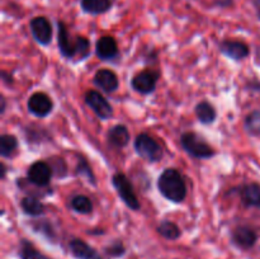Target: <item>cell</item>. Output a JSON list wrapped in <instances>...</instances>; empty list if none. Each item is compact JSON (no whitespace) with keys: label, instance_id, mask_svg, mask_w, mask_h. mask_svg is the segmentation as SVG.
<instances>
[{"label":"cell","instance_id":"cell-1","mask_svg":"<svg viewBox=\"0 0 260 259\" xmlns=\"http://www.w3.org/2000/svg\"><path fill=\"white\" fill-rule=\"evenodd\" d=\"M160 195L173 203H182L187 198V184L179 170L167 168L157 179Z\"/></svg>","mask_w":260,"mask_h":259},{"label":"cell","instance_id":"cell-2","mask_svg":"<svg viewBox=\"0 0 260 259\" xmlns=\"http://www.w3.org/2000/svg\"><path fill=\"white\" fill-rule=\"evenodd\" d=\"M57 45L60 53L65 58L85 60L90 55V42L88 38L78 36L74 41L70 40L66 24L61 20L57 22Z\"/></svg>","mask_w":260,"mask_h":259},{"label":"cell","instance_id":"cell-3","mask_svg":"<svg viewBox=\"0 0 260 259\" xmlns=\"http://www.w3.org/2000/svg\"><path fill=\"white\" fill-rule=\"evenodd\" d=\"M180 145L183 150L196 159H211L215 156L213 147L194 132H185L180 136Z\"/></svg>","mask_w":260,"mask_h":259},{"label":"cell","instance_id":"cell-4","mask_svg":"<svg viewBox=\"0 0 260 259\" xmlns=\"http://www.w3.org/2000/svg\"><path fill=\"white\" fill-rule=\"evenodd\" d=\"M136 154L149 163H159L164 156L161 145L147 134H140L134 141Z\"/></svg>","mask_w":260,"mask_h":259},{"label":"cell","instance_id":"cell-5","mask_svg":"<svg viewBox=\"0 0 260 259\" xmlns=\"http://www.w3.org/2000/svg\"><path fill=\"white\" fill-rule=\"evenodd\" d=\"M112 184L127 207L131 208L132 211H139L141 208L139 198H137L134 187H132L131 180L127 178L126 174L114 173L113 177H112Z\"/></svg>","mask_w":260,"mask_h":259},{"label":"cell","instance_id":"cell-6","mask_svg":"<svg viewBox=\"0 0 260 259\" xmlns=\"http://www.w3.org/2000/svg\"><path fill=\"white\" fill-rule=\"evenodd\" d=\"M53 170L50 163L38 160L35 161L27 170V180L36 187H46L52 179Z\"/></svg>","mask_w":260,"mask_h":259},{"label":"cell","instance_id":"cell-7","mask_svg":"<svg viewBox=\"0 0 260 259\" xmlns=\"http://www.w3.org/2000/svg\"><path fill=\"white\" fill-rule=\"evenodd\" d=\"M160 78V73L154 69H146L137 75L134 76L131 81V86L135 91L140 94H151L156 89L157 80Z\"/></svg>","mask_w":260,"mask_h":259},{"label":"cell","instance_id":"cell-8","mask_svg":"<svg viewBox=\"0 0 260 259\" xmlns=\"http://www.w3.org/2000/svg\"><path fill=\"white\" fill-rule=\"evenodd\" d=\"M85 103L94 113L96 114V117L101 119H107L111 118L113 116V107L111 106L108 101L102 95V93L96 90H89L85 94Z\"/></svg>","mask_w":260,"mask_h":259},{"label":"cell","instance_id":"cell-9","mask_svg":"<svg viewBox=\"0 0 260 259\" xmlns=\"http://www.w3.org/2000/svg\"><path fill=\"white\" fill-rule=\"evenodd\" d=\"M258 241V233L249 225H239L231 231V243L240 250H249Z\"/></svg>","mask_w":260,"mask_h":259},{"label":"cell","instance_id":"cell-10","mask_svg":"<svg viewBox=\"0 0 260 259\" xmlns=\"http://www.w3.org/2000/svg\"><path fill=\"white\" fill-rule=\"evenodd\" d=\"M28 111L37 118H45L52 112L53 102L50 96L43 91H36L28 98Z\"/></svg>","mask_w":260,"mask_h":259},{"label":"cell","instance_id":"cell-11","mask_svg":"<svg viewBox=\"0 0 260 259\" xmlns=\"http://www.w3.org/2000/svg\"><path fill=\"white\" fill-rule=\"evenodd\" d=\"M29 28L30 33H32L33 38L37 41L40 45L42 46H48L52 41V24L50 23V20L46 17H35L29 22Z\"/></svg>","mask_w":260,"mask_h":259},{"label":"cell","instance_id":"cell-12","mask_svg":"<svg viewBox=\"0 0 260 259\" xmlns=\"http://www.w3.org/2000/svg\"><path fill=\"white\" fill-rule=\"evenodd\" d=\"M221 53L226 57L231 58L234 61H241L246 58L250 53V48L243 41L238 40H225L220 43Z\"/></svg>","mask_w":260,"mask_h":259},{"label":"cell","instance_id":"cell-13","mask_svg":"<svg viewBox=\"0 0 260 259\" xmlns=\"http://www.w3.org/2000/svg\"><path fill=\"white\" fill-rule=\"evenodd\" d=\"M71 255L75 259H103L95 248L89 245L85 240L74 238L68 244Z\"/></svg>","mask_w":260,"mask_h":259},{"label":"cell","instance_id":"cell-14","mask_svg":"<svg viewBox=\"0 0 260 259\" xmlns=\"http://www.w3.org/2000/svg\"><path fill=\"white\" fill-rule=\"evenodd\" d=\"M118 45L117 41L111 36L101 37L95 43V55L102 61H111L118 56Z\"/></svg>","mask_w":260,"mask_h":259},{"label":"cell","instance_id":"cell-15","mask_svg":"<svg viewBox=\"0 0 260 259\" xmlns=\"http://www.w3.org/2000/svg\"><path fill=\"white\" fill-rule=\"evenodd\" d=\"M93 81L99 89H102L106 93H113L119 86L118 76L116 75L114 71L109 70V69H99L94 75Z\"/></svg>","mask_w":260,"mask_h":259},{"label":"cell","instance_id":"cell-16","mask_svg":"<svg viewBox=\"0 0 260 259\" xmlns=\"http://www.w3.org/2000/svg\"><path fill=\"white\" fill-rule=\"evenodd\" d=\"M236 190L246 207L260 208V184L258 183H248L239 187Z\"/></svg>","mask_w":260,"mask_h":259},{"label":"cell","instance_id":"cell-17","mask_svg":"<svg viewBox=\"0 0 260 259\" xmlns=\"http://www.w3.org/2000/svg\"><path fill=\"white\" fill-rule=\"evenodd\" d=\"M107 140H108L109 145H112L116 149H122V147L127 146L131 140V135H129L128 128L124 124H116V126L111 127L107 134Z\"/></svg>","mask_w":260,"mask_h":259},{"label":"cell","instance_id":"cell-18","mask_svg":"<svg viewBox=\"0 0 260 259\" xmlns=\"http://www.w3.org/2000/svg\"><path fill=\"white\" fill-rule=\"evenodd\" d=\"M113 5L112 0H81L80 7L84 13L91 15L104 14L108 12Z\"/></svg>","mask_w":260,"mask_h":259},{"label":"cell","instance_id":"cell-19","mask_svg":"<svg viewBox=\"0 0 260 259\" xmlns=\"http://www.w3.org/2000/svg\"><path fill=\"white\" fill-rule=\"evenodd\" d=\"M20 207H22L23 212L32 217H38V216L43 215L46 211L45 205L38 200L35 196H25L20 201Z\"/></svg>","mask_w":260,"mask_h":259},{"label":"cell","instance_id":"cell-20","mask_svg":"<svg viewBox=\"0 0 260 259\" xmlns=\"http://www.w3.org/2000/svg\"><path fill=\"white\" fill-rule=\"evenodd\" d=\"M194 113L197 118L200 119L201 123L203 124H211L216 121L217 118V112L216 108L207 101H202L196 106Z\"/></svg>","mask_w":260,"mask_h":259},{"label":"cell","instance_id":"cell-21","mask_svg":"<svg viewBox=\"0 0 260 259\" xmlns=\"http://www.w3.org/2000/svg\"><path fill=\"white\" fill-rule=\"evenodd\" d=\"M18 255H19V259H52L41 250H38L35 246V244L30 243L27 239L20 240Z\"/></svg>","mask_w":260,"mask_h":259},{"label":"cell","instance_id":"cell-22","mask_svg":"<svg viewBox=\"0 0 260 259\" xmlns=\"http://www.w3.org/2000/svg\"><path fill=\"white\" fill-rule=\"evenodd\" d=\"M156 231L161 238L167 239V240L174 241L182 236V230H180L179 226L170 220L161 221L156 228Z\"/></svg>","mask_w":260,"mask_h":259},{"label":"cell","instance_id":"cell-23","mask_svg":"<svg viewBox=\"0 0 260 259\" xmlns=\"http://www.w3.org/2000/svg\"><path fill=\"white\" fill-rule=\"evenodd\" d=\"M71 210L81 215H89L93 211V202L89 197L84 195H75L70 200Z\"/></svg>","mask_w":260,"mask_h":259},{"label":"cell","instance_id":"cell-24","mask_svg":"<svg viewBox=\"0 0 260 259\" xmlns=\"http://www.w3.org/2000/svg\"><path fill=\"white\" fill-rule=\"evenodd\" d=\"M18 149V139L14 135L5 134L0 136V155L2 157H10Z\"/></svg>","mask_w":260,"mask_h":259},{"label":"cell","instance_id":"cell-25","mask_svg":"<svg viewBox=\"0 0 260 259\" xmlns=\"http://www.w3.org/2000/svg\"><path fill=\"white\" fill-rule=\"evenodd\" d=\"M244 128L250 136H260V111H253L244 119Z\"/></svg>","mask_w":260,"mask_h":259},{"label":"cell","instance_id":"cell-26","mask_svg":"<svg viewBox=\"0 0 260 259\" xmlns=\"http://www.w3.org/2000/svg\"><path fill=\"white\" fill-rule=\"evenodd\" d=\"M76 174H78L79 177L86 179V182L90 183L91 185H96V178L95 175H94L93 170H91L90 165H89V163L81 156H79L78 165H76Z\"/></svg>","mask_w":260,"mask_h":259},{"label":"cell","instance_id":"cell-27","mask_svg":"<svg viewBox=\"0 0 260 259\" xmlns=\"http://www.w3.org/2000/svg\"><path fill=\"white\" fill-rule=\"evenodd\" d=\"M104 254L109 258H121L126 254V246L122 240H114L104 248Z\"/></svg>","mask_w":260,"mask_h":259},{"label":"cell","instance_id":"cell-28","mask_svg":"<svg viewBox=\"0 0 260 259\" xmlns=\"http://www.w3.org/2000/svg\"><path fill=\"white\" fill-rule=\"evenodd\" d=\"M35 229H36V231H38V233L43 234V235H45L48 240H51V241L56 240V233H55V230L52 229V225H50V223L46 222V221L45 222H38L37 225H35Z\"/></svg>","mask_w":260,"mask_h":259},{"label":"cell","instance_id":"cell-29","mask_svg":"<svg viewBox=\"0 0 260 259\" xmlns=\"http://www.w3.org/2000/svg\"><path fill=\"white\" fill-rule=\"evenodd\" d=\"M216 5L218 7H222V8H228L233 5V0H213Z\"/></svg>","mask_w":260,"mask_h":259},{"label":"cell","instance_id":"cell-30","mask_svg":"<svg viewBox=\"0 0 260 259\" xmlns=\"http://www.w3.org/2000/svg\"><path fill=\"white\" fill-rule=\"evenodd\" d=\"M5 109H7V99L4 96H0V113H4Z\"/></svg>","mask_w":260,"mask_h":259},{"label":"cell","instance_id":"cell-31","mask_svg":"<svg viewBox=\"0 0 260 259\" xmlns=\"http://www.w3.org/2000/svg\"><path fill=\"white\" fill-rule=\"evenodd\" d=\"M0 167H2V179H4L5 178V174H7V167H5L4 164H0Z\"/></svg>","mask_w":260,"mask_h":259}]
</instances>
